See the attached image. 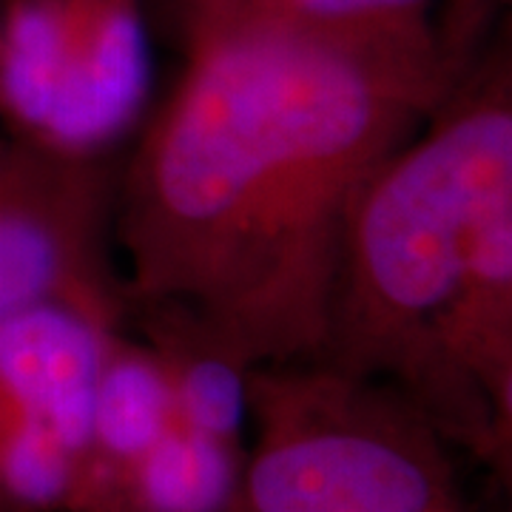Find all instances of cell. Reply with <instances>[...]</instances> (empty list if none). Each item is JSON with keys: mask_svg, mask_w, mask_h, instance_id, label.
Masks as SVG:
<instances>
[{"mask_svg": "<svg viewBox=\"0 0 512 512\" xmlns=\"http://www.w3.org/2000/svg\"><path fill=\"white\" fill-rule=\"evenodd\" d=\"M447 92L427 23L194 0L183 77L120 197L131 293L239 365L322 353L350 211Z\"/></svg>", "mask_w": 512, "mask_h": 512, "instance_id": "1", "label": "cell"}, {"mask_svg": "<svg viewBox=\"0 0 512 512\" xmlns=\"http://www.w3.org/2000/svg\"><path fill=\"white\" fill-rule=\"evenodd\" d=\"M439 103L350 211L325 350L350 370L450 367L501 387L512 333L507 74Z\"/></svg>", "mask_w": 512, "mask_h": 512, "instance_id": "2", "label": "cell"}, {"mask_svg": "<svg viewBox=\"0 0 512 512\" xmlns=\"http://www.w3.org/2000/svg\"><path fill=\"white\" fill-rule=\"evenodd\" d=\"M151 52L137 0H6L0 109L29 143L89 157L140 117Z\"/></svg>", "mask_w": 512, "mask_h": 512, "instance_id": "3", "label": "cell"}, {"mask_svg": "<svg viewBox=\"0 0 512 512\" xmlns=\"http://www.w3.org/2000/svg\"><path fill=\"white\" fill-rule=\"evenodd\" d=\"M106 185L86 157L0 143V322L66 302L109 325Z\"/></svg>", "mask_w": 512, "mask_h": 512, "instance_id": "4", "label": "cell"}, {"mask_svg": "<svg viewBox=\"0 0 512 512\" xmlns=\"http://www.w3.org/2000/svg\"><path fill=\"white\" fill-rule=\"evenodd\" d=\"M245 493L254 512H444L433 461L359 424L271 436L248 470Z\"/></svg>", "mask_w": 512, "mask_h": 512, "instance_id": "5", "label": "cell"}, {"mask_svg": "<svg viewBox=\"0 0 512 512\" xmlns=\"http://www.w3.org/2000/svg\"><path fill=\"white\" fill-rule=\"evenodd\" d=\"M109 350L106 322L92 313L66 302L23 308L0 322V410L43 421L86 458Z\"/></svg>", "mask_w": 512, "mask_h": 512, "instance_id": "6", "label": "cell"}, {"mask_svg": "<svg viewBox=\"0 0 512 512\" xmlns=\"http://www.w3.org/2000/svg\"><path fill=\"white\" fill-rule=\"evenodd\" d=\"M143 512H222L237 490L231 444L174 421L126 467Z\"/></svg>", "mask_w": 512, "mask_h": 512, "instance_id": "7", "label": "cell"}, {"mask_svg": "<svg viewBox=\"0 0 512 512\" xmlns=\"http://www.w3.org/2000/svg\"><path fill=\"white\" fill-rule=\"evenodd\" d=\"M177 421L168 370L143 353L111 348L94 393L92 450L128 467Z\"/></svg>", "mask_w": 512, "mask_h": 512, "instance_id": "8", "label": "cell"}, {"mask_svg": "<svg viewBox=\"0 0 512 512\" xmlns=\"http://www.w3.org/2000/svg\"><path fill=\"white\" fill-rule=\"evenodd\" d=\"M242 367L220 350L205 348V353L168 373L177 421L231 444L248 416V379Z\"/></svg>", "mask_w": 512, "mask_h": 512, "instance_id": "9", "label": "cell"}, {"mask_svg": "<svg viewBox=\"0 0 512 512\" xmlns=\"http://www.w3.org/2000/svg\"><path fill=\"white\" fill-rule=\"evenodd\" d=\"M302 18L339 29H402L427 23L430 0H279Z\"/></svg>", "mask_w": 512, "mask_h": 512, "instance_id": "10", "label": "cell"}]
</instances>
